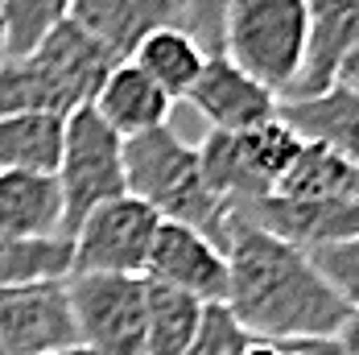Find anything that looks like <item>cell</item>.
I'll list each match as a JSON object with an SVG mask.
<instances>
[{"label": "cell", "instance_id": "3", "mask_svg": "<svg viewBox=\"0 0 359 355\" xmlns=\"http://www.w3.org/2000/svg\"><path fill=\"white\" fill-rule=\"evenodd\" d=\"M306 0H231L223 17V58H231L277 100H289L306 62Z\"/></svg>", "mask_w": 359, "mask_h": 355}, {"label": "cell", "instance_id": "26", "mask_svg": "<svg viewBox=\"0 0 359 355\" xmlns=\"http://www.w3.org/2000/svg\"><path fill=\"white\" fill-rule=\"evenodd\" d=\"M231 0H174L178 25L194 37L207 54H223V17Z\"/></svg>", "mask_w": 359, "mask_h": 355}, {"label": "cell", "instance_id": "16", "mask_svg": "<svg viewBox=\"0 0 359 355\" xmlns=\"http://www.w3.org/2000/svg\"><path fill=\"white\" fill-rule=\"evenodd\" d=\"M277 116L302 141L326 145L330 153L347 157L359 166V95L347 87H330L323 95H306V100H281Z\"/></svg>", "mask_w": 359, "mask_h": 355}, {"label": "cell", "instance_id": "30", "mask_svg": "<svg viewBox=\"0 0 359 355\" xmlns=\"http://www.w3.org/2000/svg\"><path fill=\"white\" fill-rule=\"evenodd\" d=\"M67 355H100V351H83V347H71Z\"/></svg>", "mask_w": 359, "mask_h": 355}, {"label": "cell", "instance_id": "6", "mask_svg": "<svg viewBox=\"0 0 359 355\" xmlns=\"http://www.w3.org/2000/svg\"><path fill=\"white\" fill-rule=\"evenodd\" d=\"M161 219L141 199L120 194L79 223L71 240V273H108V277H144L149 252Z\"/></svg>", "mask_w": 359, "mask_h": 355}, {"label": "cell", "instance_id": "24", "mask_svg": "<svg viewBox=\"0 0 359 355\" xmlns=\"http://www.w3.org/2000/svg\"><path fill=\"white\" fill-rule=\"evenodd\" d=\"M306 256L323 273V281L343 297V306L355 314L359 310V236L339 240V244H326V248H314V252H306Z\"/></svg>", "mask_w": 359, "mask_h": 355}, {"label": "cell", "instance_id": "29", "mask_svg": "<svg viewBox=\"0 0 359 355\" xmlns=\"http://www.w3.org/2000/svg\"><path fill=\"white\" fill-rule=\"evenodd\" d=\"M339 347H343V355H359V310L347 319L343 335H339Z\"/></svg>", "mask_w": 359, "mask_h": 355}, {"label": "cell", "instance_id": "31", "mask_svg": "<svg viewBox=\"0 0 359 355\" xmlns=\"http://www.w3.org/2000/svg\"><path fill=\"white\" fill-rule=\"evenodd\" d=\"M4 58H8V54H4V29H0V62H4Z\"/></svg>", "mask_w": 359, "mask_h": 355}, {"label": "cell", "instance_id": "2", "mask_svg": "<svg viewBox=\"0 0 359 355\" xmlns=\"http://www.w3.org/2000/svg\"><path fill=\"white\" fill-rule=\"evenodd\" d=\"M124 190L141 199L161 223H186L215 248L227 244L231 211L219 203L198 166V145H186L174 128H157L124 141Z\"/></svg>", "mask_w": 359, "mask_h": 355}, {"label": "cell", "instance_id": "23", "mask_svg": "<svg viewBox=\"0 0 359 355\" xmlns=\"http://www.w3.org/2000/svg\"><path fill=\"white\" fill-rule=\"evenodd\" d=\"M240 145H244V157H248V166L256 170V178L269 190H277V182L289 174V166L297 161V153H302L306 141L289 128L281 116H273L269 124H260L252 133H240Z\"/></svg>", "mask_w": 359, "mask_h": 355}, {"label": "cell", "instance_id": "1", "mask_svg": "<svg viewBox=\"0 0 359 355\" xmlns=\"http://www.w3.org/2000/svg\"><path fill=\"white\" fill-rule=\"evenodd\" d=\"M227 314L252 339H339L351 310L310 256L231 215L227 227Z\"/></svg>", "mask_w": 359, "mask_h": 355}, {"label": "cell", "instance_id": "8", "mask_svg": "<svg viewBox=\"0 0 359 355\" xmlns=\"http://www.w3.org/2000/svg\"><path fill=\"white\" fill-rule=\"evenodd\" d=\"M144 277L174 285L182 293L198 297L203 306H223L227 302V281H231L227 252L215 248L203 232H194L186 223H161L157 227Z\"/></svg>", "mask_w": 359, "mask_h": 355}, {"label": "cell", "instance_id": "13", "mask_svg": "<svg viewBox=\"0 0 359 355\" xmlns=\"http://www.w3.org/2000/svg\"><path fill=\"white\" fill-rule=\"evenodd\" d=\"M71 21L95 37L111 58L128 62L153 29L178 25V8L174 0H71Z\"/></svg>", "mask_w": 359, "mask_h": 355}, {"label": "cell", "instance_id": "17", "mask_svg": "<svg viewBox=\"0 0 359 355\" xmlns=\"http://www.w3.org/2000/svg\"><path fill=\"white\" fill-rule=\"evenodd\" d=\"M207 58H211V54L186 34L182 25H161V29H153V34L133 50L128 62H133L137 71H144L174 104H178V100L190 95V87L198 83V74L207 71Z\"/></svg>", "mask_w": 359, "mask_h": 355}, {"label": "cell", "instance_id": "28", "mask_svg": "<svg viewBox=\"0 0 359 355\" xmlns=\"http://www.w3.org/2000/svg\"><path fill=\"white\" fill-rule=\"evenodd\" d=\"M334 87H347V91L359 95V46L343 58V67H339V74H334Z\"/></svg>", "mask_w": 359, "mask_h": 355}, {"label": "cell", "instance_id": "10", "mask_svg": "<svg viewBox=\"0 0 359 355\" xmlns=\"http://www.w3.org/2000/svg\"><path fill=\"white\" fill-rule=\"evenodd\" d=\"M186 104L198 107V116L211 124V133H252L277 116L281 100L269 87H260L256 79H248L231 58L211 54L207 71L190 87Z\"/></svg>", "mask_w": 359, "mask_h": 355}, {"label": "cell", "instance_id": "9", "mask_svg": "<svg viewBox=\"0 0 359 355\" xmlns=\"http://www.w3.org/2000/svg\"><path fill=\"white\" fill-rule=\"evenodd\" d=\"M236 219H244L252 227H260L264 236L293 244L302 252L326 248L339 240L359 236V203H314V199H256L244 211H236Z\"/></svg>", "mask_w": 359, "mask_h": 355}, {"label": "cell", "instance_id": "25", "mask_svg": "<svg viewBox=\"0 0 359 355\" xmlns=\"http://www.w3.org/2000/svg\"><path fill=\"white\" fill-rule=\"evenodd\" d=\"M248 347H252V335L227 314V306H207L198 339L190 343L186 355H248Z\"/></svg>", "mask_w": 359, "mask_h": 355}, {"label": "cell", "instance_id": "18", "mask_svg": "<svg viewBox=\"0 0 359 355\" xmlns=\"http://www.w3.org/2000/svg\"><path fill=\"white\" fill-rule=\"evenodd\" d=\"M203 302L144 277V355H186L203 326Z\"/></svg>", "mask_w": 359, "mask_h": 355}, {"label": "cell", "instance_id": "12", "mask_svg": "<svg viewBox=\"0 0 359 355\" xmlns=\"http://www.w3.org/2000/svg\"><path fill=\"white\" fill-rule=\"evenodd\" d=\"M306 4H310L306 62H302V74H297L289 100L330 91L343 58L359 46V0H306Z\"/></svg>", "mask_w": 359, "mask_h": 355}, {"label": "cell", "instance_id": "7", "mask_svg": "<svg viewBox=\"0 0 359 355\" xmlns=\"http://www.w3.org/2000/svg\"><path fill=\"white\" fill-rule=\"evenodd\" d=\"M79 347L67 281L0 285V355H58Z\"/></svg>", "mask_w": 359, "mask_h": 355}, {"label": "cell", "instance_id": "5", "mask_svg": "<svg viewBox=\"0 0 359 355\" xmlns=\"http://www.w3.org/2000/svg\"><path fill=\"white\" fill-rule=\"evenodd\" d=\"M67 306L83 351L144 355V277L71 273Z\"/></svg>", "mask_w": 359, "mask_h": 355}, {"label": "cell", "instance_id": "4", "mask_svg": "<svg viewBox=\"0 0 359 355\" xmlns=\"http://www.w3.org/2000/svg\"><path fill=\"white\" fill-rule=\"evenodd\" d=\"M58 186H62V240H74L79 223L95 207L128 194L124 190V141L100 120L95 107H79L67 116L62 137V161H58Z\"/></svg>", "mask_w": 359, "mask_h": 355}, {"label": "cell", "instance_id": "27", "mask_svg": "<svg viewBox=\"0 0 359 355\" xmlns=\"http://www.w3.org/2000/svg\"><path fill=\"white\" fill-rule=\"evenodd\" d=\"M248 355H343V347L339 339H281V343L252 339Z\"/></svg>", "mask_w": 359, "mask_h": 355}, {"label": "cell", "instance_id": "11", "mask_svg": "<svg viewBox=\"0 0 359 355\" xmlns=\"http://www.w3.org/2000/svg\"><path fill=\"white\" fill-rule=\"evenodd\" d=\"M29 54L37 58V67L50 74V83L58 87L62 104L71 107V112L95 104L100 87L108 83V74L120 62L91 34H83L71 17L62 25H54L50 34L37 41V50H29Z\"/></svg>", "mask_w": 359, "mask_h": 355}, {"label": "cell", "instance_id": "22", "mask_svg": "<svg viewBox=\"0 0 359 355\" xmlns=\"http://www.w3.org/2000/svg\"><path fill=\"white\" fill-rule=\"evenodd\" d=\"M71 17V0H0V29H4V54L25 58L37 41Z\"/></svg>", "mask_w": 359, "mask_h": 355}, {"label": "cell", "instance_id": "20", "mask_svg": "<svg viewBox=\"0 0 359 355\" xmlns=\"http://www.w3.org/2000/svg\"><path fill=\"white\" fill-rule=\"evenodd\" d=\"M67 120L58 116H4L0 120V174H58Z\"/></svg>", "mask_w": 359, "mask_h": 355}, {"label": "cell", "instance_id": "21", "mask_svg": "<svg viewBox=\"0 0 359 355\" xmlns=\"http://www.w3.org/2000/svg\"><path fill=\"white\" fill-rule=\"evenodd\" d=\"M71 277V240H4L0 236V285H41Z\"/></svg>", "mask_w": 359, "mask_h": 355}, {"label": "cell", "instance_id": "15", "mask_svg": "<svg viewBox=\"0 0 359 355\" xmlns=\"http://www.w3.org/2000/svg\"><path fill=\"white\" fill-rule=\"evenodd\" d=\"M62 186L54 174H0V236L62 240Z\"/></svg>", "mask_w": 359, "mask_h": 355}, {"label": "cell", "instance_id": "14", "mask_svg": "<svg viewBox=\"0 0 359 355\" xmlns=\"http://www.w3.org/2000/svg\"><path fill=\"white\" fill-rule=\"evenodd\" d=\"M91 107L100 112V120L120 141H133V137H144V133L170 128L174 100L144 71H137L133 62H116V71L108 74V83L100 87Z\"/></svg>", "mask_w": 359, "mask_h": 355}, {"label": "cell", "instance_id": "32", "mask_svg": "<svg viewBox=\"0 0 359 355\" xmlns=\"http://www.w3.org/2000/svg\"><path fill=\"white\" fill-rule=\"evenodd\" d=\"M58 355H67V351H58Z\"/></svg>", "mask_w": 359, "mask_h": 355}, {"label": "cell", "instance_id": "19", "mask_svg": "<svg viewBox=\"0 0 359 355\" xmlns=\"http://www.w3.org/2000/svg\"><path fill=\"white\" fill-rule=\"evenodd\" d=\"M281 199H314V203H359V166L330 153L326 145L306 141L289 174L277 182Z\"/></svg>", "mask_w": 359, "mask_h": 355}]
</instances>
